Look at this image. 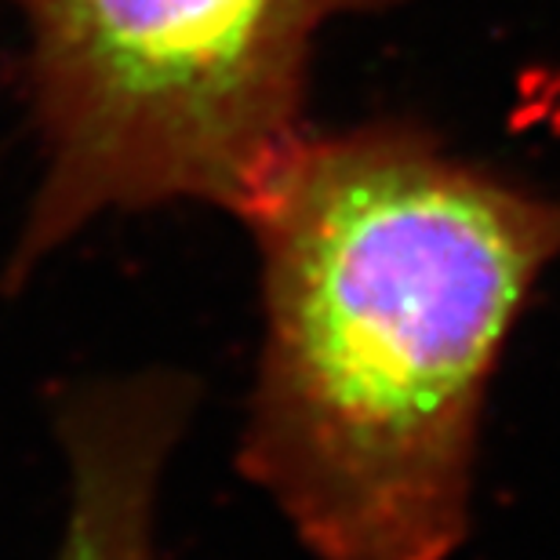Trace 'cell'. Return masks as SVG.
<instances>
[{
    "instance_id": "1",
    "label": "cell",
    "mask_w": 560,
    "mask_h": 560,
    "mask_svg": "<svg viewBox=\"0 0 560 560\" xmlns=\"http://www.w3.org/2000/svg\"><path fill=\"white\" fill-rule=\"evenodd\" d=\"M262 342L237 469L317 560H452L560 197L408 120L302 131L237 211Z\"/></svg>"
},
{
    "instance_id": "2",
    "label": "cell",
    "mask_w": 560,
    "mask_h": 560,
    "mask_svg": "<svg viewBox=\"0 0 560 560\" xmlns=\"http://www.w3.org/2000/svg\"><path fill=\"white\" fill-rule=\"evenodd\" d=\"M26 22L40 175L4 259L30 284L106 215L208 205L237 219L306 131V73L335 19L411 0H11Z\"/></svg>"
},
{
    "instance_id": "3",
    "label": "cell",
    "mask_w": 560,
    "mask_h": 560,
    "mask_svg": "<svg viewBox=\"0 0 560 560\" xmlns=\"http://www.w3.org/2000/svg\"><path fill=\"white\" fill-rule=\"evenodd\" d=\"M197 394L194 378L172 368L62 386L51 425L66 469V521L51 560H161V491Z\"/></svg>"
}]
</instances>
